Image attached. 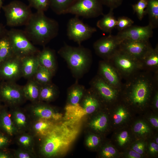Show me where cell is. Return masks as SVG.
<instances>
[{"label": "cell", "mask_w": 158, "mask_h": 158, "mask_svg": "<svg viewBox=\"0 0 158 158\" xmlns=\"http://www.w3.org/2000/svg\"><path fill=\"white\" fill-rule=\"evenodd\" d=\"M125 80L121 92L128 97L130 103L141 106L148 101L158 87V72L140 70Z\"/></svg>", "instance_id": "1"}, {"label": "cell", "mask_w": 158, "mask_h": 158, "mask_svg": "<svg viewBox=\"0 0 158 158\" xmlns=\"http://www.w3.org/2000/svg\"><path fill=\"white\" fill-rule=\"evenodd\" d=\"M79 131L77 124L65 121L52 127L46 135L42 147V153L48 157L63 154L75 140Z\"/></svg>", "instance_id": "2"}, {"label": "cell", "mask_w": 158, "mask_h": 158, "mask_svg": "<svg viewBox=\"0 0 158 158\" xmlns=\"http://www.w3.org/2000/svg\"><path fill=\"white\" fill-rule=\"evenodd\" d=\"M24 31L30 41L44 45L58 35V23L47 16L44 12L32 13Z\"/></svg>", "instance_id": "3"}, {"label": "cell", "mask_w": 158, "mask_h": 158, "mask_svg": "<svg viewBox=\"0 0 158 158\" xmlns=\"http://www.w3.org/2000/svg\"><path fill=\"white\" fill-rule=\"evenodd\" d=\"M58 53L67 62L75 75H81L89 67L92 54L88 49L81 46L73 47L65 44Z\"/></svg>", "instance_id": "4"}, {"label": "cell", "mask_w": 158, "mask_h": 158, "mask_svg": "<svg viewBox=\"0 0 158 158\" xmlns=\"http://www.w3.org/2000/svg\"><path fill=\"white\" fill-rule=\"evenodd\" d=\"M29 5L19 1L14 0L3 6L7 25L15 27L25 25L32 13Z\"/></svg>", "instance_id": "5"}, {"label": "cell", "mask_w": 158, "mask_h": 158, "mask_svg": "<svg viewBox=\"0 0 158 158\" xmlns=\"http://www.w3.org/2000/svg\"><path fill=\"white\" fill-rule=\"evenodd\" d=\"M108 61L125 80L141 70L139 61L119 49Z\"/></svg>", "instance_id": "6"}, {"label": "cell", "mask_w": 158, "mask_h": 158, "mask_svg": "<svg viewBox=\"0 0 158 158\" xmlns=\"http://www.w3.org/2000/svg\"><path fill=\"white\" fill-rule=\"evenodd\" d=\"M6 34L11 42L14 54L20 58L37 54L39 52L31 43L24 31L12 29Z\"/></svg>", "instance_id": "7"}, {"label": "cell", "mask_w": 158, "mask_h": 158, "mask_svg": "<svg viewBox=\"0 0 158 158\" xmlns=\"http://www.w3.org/2000/svg\"><path fill=\"white\" fill-rule=\"evenodd\" d=\"M102 5L100 0H76L65 14L86 18H96L104 15Z\"/></svg>", "instance_id": "8"}, {"label": "cell", "mask_w": 158, "mask_h": 158, "mask_svg": "<svg viewBox=\"0 0 158 158\" xmlns=\"http://www.w3.org/2000/svg\"><path fill=\"white\" fill-rule=\"evenodd\" d=\"M75 16L68 20L67 26V35L70 40L80 44L90 38L97 31L94 27L85 23Z\"/></svg>", "instance_id": "9"}, {"label": "cell", "mask_w": 158, "mask_h": 158, "mask_svg": "<svg viewBox=\"0 0 158 158\" xmlns=\"http://www.w3.org/2000/svg\"><path fill=\"white\" fill-rule=\"evenodd\" d=\"M119 44L116 35L110 34L96 41L93 48L97 55L103 60H108L119 50Z\"/></svg>", "instance_id": "10"}, {"label": "cell", "mask_w": 158, "mask_h": 158, "mask_svg": "<svg viewBox=\"0 0 158 158\" xmlns=\"http://www.w3.org/2000/svg\"><path fill=\"white\" fill-rule=\"evenodd\" d=\"M153 29L149 24L144 26L132 25L123 30L119 31L116 36L120 43L125 40H149L152 37Z\"/></svg>", "instance_id": "11"}, {"label": "cell", "mask_w": 158, "mask_h": 158, "mask_svg": "<svg viewBox=\"0 0 158 158\" xmlns=\"http://www.w3.org/2000/svg\"><path fill=\"white\" fill-rule=\"evenodd\" d=\"M152 48L149 40H125L120 42L119 46L120 50L139 61Z\"/></svg>", "instance_id": "12"}, {"label": "cell", "mask_w": 158, "mask_h": 158, "mask_svg": "<svg viewBox=\"0 0 158 158\" xmlns=\"http://www.w3.org/2000/svg\"><path fill=\"white\" fill-rule=\"evenodd\" d=\"M22 76L21 58L15 55L0 65V78L6 81L15 82Z\"/></svg>", "instance_id": "13"}, {"label": "cell", "mask_w": 158, "mask_h": 158, "mask_svg": "<svg viewBox=\"0 0 158 158\" xmlns=\"http://www.w3.org/2000/svg\"><path fill=\"white\" fill-rule=\"evenodd\" d=\"M91 85L95 93L107 102L115 101L121 93V90L108 84L98 75L92 79Z\"/></svg>", "instance_id": "14"}, {"label": "cell", "mask_w": 158, "mask_h": 158, "mask_svg": "<svg viewBox=\"0 0 158 158\" xmlns=\"http://www.w3.org/2000/svg\"><path fill=\"white\" fill-rule=\"evenodd\" d=\"M98 73V75L108 84L121 91L123 85L122 79L109 61L103 60L99 62Z\"/></svg>", "instance_id": "15"}, {"label": "cell", "mask_w": 158, "mask_h": 158, "mask_svg": "<svg viewBox=\"0 0 158 158\" xmlns=\"http://www.w3.org/2000/svg\"><path fill=\"white\" fill-rule=\"evenodd\" d=\"M0 95L5 101L12 105L20 103L25 98L23 87L13 81H6L0 85Z\"/></svg>", "instance_id": "16"}, {"label": "cell", "mask_w": 158, "mask_h": 158, "mask_svg": "<svg viewBox=\"0 0 158 158\" xmlns=\"http://www.w3.org/2000/svg\"><path fill=\"white\" fill-rule=\"evenodd\" d=\"M141 70L158 72V45L152 48L139 61Z\"/></svg>", "instance_id": "17"}, {"label": "cell", "mask_w": 158, "mask_h": 158, "mask_svg": "<svg viewBox=\"0 0 158 158\" xmlns=\"http://www.w3.org/2000/svg\"><path fill=\"white\" fill-rule=\"evenodd\" d=\"M37 54L21 58L22 76L30 79L33 76L40 65Z\"/></svg>", "instance_id": "18"}, {"label": "cell", "mask_w": 158, "mask_h": 158, "mask_svg": "<svg viewBox=\"0 0 158 158\" xmlns=\"http://www.w3.org/2000/svg\"><path fill=\"white\" fill-rule=\"evenodd\" d=\"M40 65L49 70L53 74L56 70L55 55L54 51L44 48L37 54Z\"/></svg>", "instance_id": "19"}, {"label": "cell", "mask_w": 158, "mask_h": 158, "mask_svg": "<svg viewBox=\"0 0 158 158\" xmlns=\"http://www.w3.org/2000/svg\"><path fill=\"white\" fill-rule=\"evenodd\" d=\"M32 111L34 114L40 118L57 120L62 117L61 113L55 112L51 108L42 105H35L33 107Z\"/></svg>", "instance_id": "20"}, {"label": "cell", "mask_w": 158, "mask_h": 158, "mask_svg": "<svg viewBox=\"0 0 158 158\" xmlns=\"http://www.w3.org/2000/svg\"><path fill=\"white\" fill-rule=\"evenodd\" d=\"M114 9H110L109 13L97 21V27L103 32L111 34L112 30L116 27L117 20L114 16Z\"/></svg>", "instance_id": "21"}, {"label": "cell", "mask_w": 158, "mask_h": 158, "mask_svg": "<svg viewBox=\"0 0 158 158\" xmlns=\"http://www.w3.org/2000/svg\"><path fill=\"white\" fill-rule=\"evenodd\" d=\"M41 85L31 78L23 87L25 98L32 101L39 99Z\"/></svg>", "instance_id": "22"}, {"label": "cell", "mask_w": 158, "mask_h": 158, "mask_svg": "<svg viewBox=\"0 0 158 158\" xmlns=\"http://www.w3.org/2000/svg\"><path fill=\"white\" fill-rule=\"evenodd\" d=\"M147 5L145 10L147 14L149 24L153 29L158 27V0H146Z\"/></svg>", "instance_id": "23"}, {"label": "cell", "mask_w": 158, "mask_h": 158, "mask_svg": "<svg viewBox=\"0 0 158 158\" xmlns=\"http://www.w3.org/2000/svg\"><path fill=\"white\" fill-rule=\"evenodd\" d=\"M14 55L11 42L6 33L0 37V65Z\"/></svg>", "instance_id": "24"}, {"label": "cell", "mask_w": 158, "mask_h": 158, "mask_svg": "<svg viewBox=\"0 0 158 158\" xmlns=\"http://www.w3.org/2000/svg\"><path fill=\"white\" fill-rule=\"evenodd\" d=\"M49 7L56 14H65L76 0H49Z\"/></svg>", "instance_id": "25"}, {"label": "cell", "mask_w": 158, "mask_h": 158, "mask_svg": "<svg viewBox=\"0 0 158 158\" xmlns=\"http://www.w3.org/2000/svg\"><path fill=\"white\" fill-rule=\"evenodd\" d=\"M53 75L49 70L40 65L31 78L41 85H42L50 83Z\"/></svg>", "instance_id": "26"}, {"label": "cell", "mask_w": 158, "mask_h": 158, "mask_svg": "<svg viewBox=\"0 0 158 158\" xmlns=\"http://www.w3.org/2000/svg\"><path fill=\"white\" fill-rule=\"evenodd\" d=\"M56 93L55 86L50 83L41 85L39 99L47 101H51L54 98Z\"/></svg>", "instance_id": "27"}, {"label": "cell", "mask_w": 158, "mask_h": 158, "mask_svg": "<svg viewBox=\"0 0 158 158\" xmlns=\"http://www.w3.org/2000/svg\"><path fill=\"white\" fill-rule=\"evenodd\" d=\"M0 125L2 128L9 135L12 136L16 130L12 121L6 112L2 113L0 117Z\"/></svg>", "instance_id": "28"}, {"label": "cell", "mask_w": 158, "mask_h": 158, "mask_svg": "<svg viewBox=\"0 0 158 158\" xmlns=\"http://www.w3.org/2000/svg\"><path fill=\"white\" fill-rule=\"evenodd\" d=\"M72 87L69 93V100L70 104L76 105L79 103L83 95L84 88L83 86L78 85Z\"/></svg>", "instance_id": "29"}, {"label": "cell", "mask_w": 158, "mask_h": 158, "mask_svg": "<svg viewBox=\"0 0 158 158\" xmlns=\"http://www.w3.org/2000/svg\"><path fill=\"white\" fill-rule=\"evenodd\" d=\"M48 119L40 118L35 124L34 128L38 133L42 135H46L51 129L52 123Z\"/></svg>", "instance_id": "30"}, {"label": "cell", "mask_w": 158, "mask_h": 158, "mask_svg": "<svg viewBox=\"0 0 158 158\" xmlns=\"http://www.w3.org/2000/svg\"><path fill=\"white\" fill-rule=\"evenodd\" d=\"M107 123V116L104 115L99 116L92 120L90 123V126L94 130L101 131L106 127Z\"/></svg>", "instance_id": "31"}, {"label": "cell", "mask_w": 158, "mask_h": 158, "mask_svg": "<svg viewBox=\"0 0 158 158\" xmlns=\"http://www.w3.org/2000/svg\"><path fill=\"white\" fill-rule=\"evenodd\" d=\"M29 6L37 10V11L44 12L49 7V0H28Z\"/></svg>", "instance_id": "32"}, {"label": "cell", "mask_w": 158, "mask_h": 158, "mask_svg": "<svg viewBox=\"0 0 158 158\" xmlns=\"http://www.w3.org/2000/svg\"><path fill=\"white\" fill-rule=\"evenodd\" d=\"M147 5L146 0H139L136 4L132 5L133 11L136 13L138 18L140 20H141L145 15V9Z\"/></svg>", "instance_id": "33"}, {"label": "cell", "mask_w": 158, "mask_h": 158, "mask_svg": "<svg viewBox=\"0 0 158 158\" xmlns=\"http://www.w3.org/2000/svg\"><path fill=\"white\" fill-rule=\"evenodd\" d=\"M133 23L134 21L128 17L125 16L120 17L117 20L116 28L120 31L130 26Z\"/></svg>", "instance_id": "34"}, {"label": "cell", "mask_w": 158, "mask_h": 158, "mask_svg": "<svg viewBox=\"0 0 158 158\" xmlns=\"http://www.w3.org/2000/svg\"><path fill=\"white\" fill-rule=\"evenodd\" d=\"M13 118L16 125L19 128H21L25 126L26 118L25 115L19 111H15L13 114Z\"/></svg>", "instance_id": "35"}, {"label": "cell", "mask_w": 158, "mask_h": 158, "mask_svg": "<svg viewBox=\"0 0 158 158\" xmlns=\"http://www.w3.org/2000/svg\"><path fill=\"white\" fill-rule=\"evenodd\" d=\"M126 111L124 107H118L116 113L114 115L113 118L115 123L118 124L122 122L127 116Z\"/></svg>", "instance_id": "36"}, {"label": "cell", "mask_w": 158, "mask_h": 158, "mask_svg": "<svg viewBox=\"0 0 158 158\" xmlns=\"http://www.w3.org/2000/svg\"><path fill=\"white\" fill-rule=\"evenodd\" d=\"M133 130L135 132L140 135L147 134L150 131L148 126L146 124L142 121L137 123L134 126Z\"/></svg>", "instance_id": "37"}, {"label": "cell", "mask_w": 158, "mask_h": 158, "mask_svg": "<svg viewBox=\"0 0 158 158\" xmlns=\"http://www.w3.org/2000/svg\"><path fill=\"white\" fill-rule=\"evenodd\" d=\"M103 5L114 9L120 6L123 0H100Z\"/></svg>", "instance_id": "38"}, {"label": "cell", "mask_w": 158, "mask_h": 158, "mask_svg": "<svg viewBox=\"0 0 158 158\" xmlns=\"http://www.w3.org/2000/svg\"><path fill=\"white\" fill-rule=\"evenodd\" d=\"M99 141V138L97 136L94 135H90L86 140V145L89 148L94 147L98 145Z\"/></svg>", "instance_id": "39"}, {"label": "cell", "mask_w": 158, "mask_h": 158, "mask_svg": "<svg viewBox=\"0 0 158 158\" xmlns=\"http://www.w3.org/2000/svg\"><path fill=\"white\" fill-rule=\"evenodd\" d=\"M115 149L111 146H108L104 147L102 150V155L105 158L113 157L116 154Z\"/></svg>", "instance_id": "40"}, {"label": "cell", "mask_w": 158, "mask_h": 158, "mask_svg": "<svg viewBox=\"0 0 158 158\" xmlns=\"http://www.w3.org/2000/svg\"><path fill=\"white\" fill-rule=\"evenodd\" d=\"M20 143L25 147H28L30 145L32 142L31 138L28 135H23L19 138Z\"/></svg>", "instance_id": "41"}, {"label": "cell", "mask_w": 158, "mask_h": 158, "mask_svg": "<svg viewBox=\"0 0 158 158\" xmlns=\"http://www.w3.org/2000/svg\"><path fill=\"white\" fill-rule=\"evenodd\" d=\"M128 137V134L127 131H124L122 132L118 137V141L119 145L121 146L124 145L127 142Z\"/></svg>", "instance_id": "42"}, {"label": "cell", "mask_w": 158, "mask_h": 158, "mask_svg": "<svg viewBox=\"0 0 158 158\" xmlns=\"http://www.w3.org/2000/svg\"><path fill=\"white\" fill-rule=\"evenodd\" d=\"M144 147L145 145L143 143L138 142L133 146L132 148L133 150L142 154L144 153Z\"/></svg>", "instance_id": "43"}, {"label": "cell", "mask_w": 158, "mask_h": 158, "mask_svg": "<svg viewBox=\"0 0 158 158\" xmlns=\"http://www.w3.org/2000/svg\"><path fill=\"white\" fill-rule=\"evenodd\" d=\"M17 156L19 158H30L31 155L27 152L24 151H20L17 152Z\"/></svg>", "instance_id": "44"}, {"label": "cell", "mask_w": 158, "mask_h": 158, "mask_svg": "<svg viewBox=\"0 0 158 158\" xmlns=\"http://www.w3.org/2000/svg\"><path fill=\"white\" fill-rule=\"evenodd\" d=\"M149 150L152 153L157 152H158V144L154 142H152L150 146Z\"/></svg>", "instance_id": "45"}, {"label": "cell", "mask_w": 158, "mask_h": 158, "mask_svg": "<svg viewBox=\"0 0 158 158\" xmlns=\"http://www.w3.org/2000/svg\"><path fill=\"white\" fill-rule=\"evenodd\" d=\"M8 142V140L6 137L0 135V148L7 145Z\"/></svg>", "instance_id": "46"}, {"label": "cell", "mask_w": 158, "mask_h": 158, "mask_svg": "<svg viewBox=\"0 0 158 158\" xmlns=\"http://www.w3.org/2000/svg\"><path fill=\"white\" fill-rule=\"evenodd\" d=\"M128 157L130 158H140L141 157V154L133 150H131L128 153Z\"/></svg>", "instance_id": "47"}, {"label": "cell", "mask_w": 158, "mask_h": 158, "mask_svg": "<svg viewBox=\"0 0 158 158\" xmlns=\"http://www.w3.org/2000/svg\"><path fill=\"white\" fill-rule=\"evenodd\" d=\"M150 122L152 125L155 128L158 127V118L155 117H152L150 119Z\"/></svg>", "instance_id": "48"}, {"label": "cell", "mask_w": 158, "mask_h": 158, "mask_svg": "<svg viewBox=\"0 0 158 158\" xmlns=\"http://www.w3.org/2000/svg\"><path fill=\"white\" fill-rule=\"evenodd\" d=\"M9 157V155L6 153L0 152V158H8Z\"/></svg>", "instance_id": "49"}, {"label": "cell", "mask_w": 158, "mask_h": 158, "mask_svg": "<svg viewBox=\"0 0 158 158\" xmlns=\"http://www.w3.org/2000/svg\"><path fill=\"white\" fill-rule=\"evenodd\" d=\"M5 33L4 28L0 25V36H2Z\"/></svg>", "instance_id": "50"}, {"label": "cell", "mask_w": 158, "mask_h": 158, "mask_svg": "<svg viewBox=\"0 0 158 158\" xmlns=\"http://www.w3.org/2000/svg\"><path fill=\"white\" fill-rule=\"evenodd\" d=\"M3 1L2 0H0V11L1 9L2 8L3 6Z\"/></svg>", "instance_id": "51"}, {"label": "cell", "mask_w": 158, "mask_h": 158, "mask_svg": "<svg viewBox=\"0 0 158 158\" xmlns=\"http://www.w3.org/2000/svg\"><path fill=\"white\" fill-rule=\"evenodd\" d=\"M158 138H157L156 139V142L157 144H158Z\"/></svg>", "instance_id": "52"}]
</instances>
